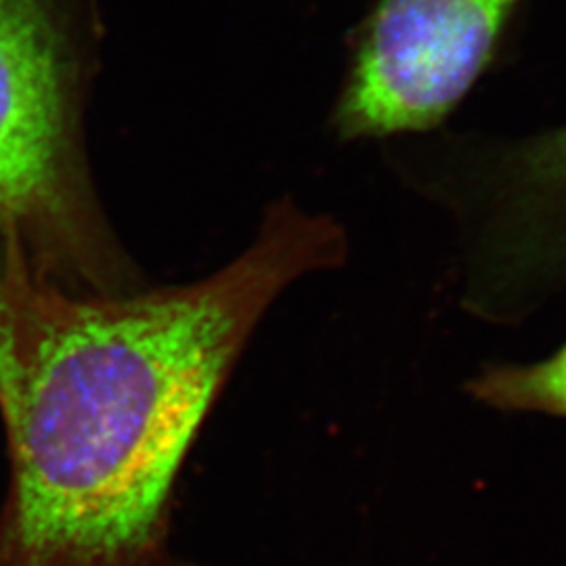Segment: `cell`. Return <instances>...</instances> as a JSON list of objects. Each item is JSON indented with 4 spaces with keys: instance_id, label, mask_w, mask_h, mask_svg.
<instances>
[{
    "instance_id": "1",
    "label": "cell",
    "mask_w": 566,
    "mask_h": 566,
    "mask_svg": "<svg viewBox=\"0 0 566 566\" xmlns=\"http://www.w3.org/2000/svg\"><path fill=\"white\" fill-rule=\"evenodd\" d=\"M348 256L346 227L292 198L210 277L135 296L74 294L4 243L0 566H181L177 483L245 344L285 290Z\"/></svg>"
},
{
    "instance_id": "2",
    "label": "cell",
    "mask_w": 566,
    "mask_h": 566,
    "mask_svg": "<svg viewBox=\"0 0 566 566\" xmlns=\"http://www.w3.org/2000/svg\"><path fill=\"white\" fill-rule=\"evenodd\" d=\"M382 147L395 179L446 214L468 315L518 324L565 294L566 120L525 135L447 124Z\"/></svg>"
},
{
    "instance_id": "3",
    "label": "cell",
    "mask_w": 566,
    "mask_h": 566,
    "mask_svg": "<svg viewBox=\"0 0 566 566\" xmlns=\"http://www.w3.org/2000/svg\"><path fill=\"white\" fill-rule=\"evenodd\" d=\"M526 0H374L346 36L329 130L343 143L443 128L497 61Z\"/></svg>"
},
{
    "instance_id": "4",
    "label": "cell",
    "mask_w": 566,
    "mask_h": 566,
    "mask_svg": "<svg viewBox=\"0 0 566 566\" xmlns=\"http://www.w3.org/2000/svg\"><path fill=\"white\" fill-rule=\"evenodd\" d=\"M51 13V0H0V238L57 282L63 266H84L91 229Z\"/></svg>"
},
{
    "instance_id": "5",
    "label": "cell",
    "mask_w": 566,
    "mask_h": 566,
    "mask_svg": "<svg viewBox=\"0 0 566 566\" xmlns=\"http://www.w3.org/2000/svg\"><path fill=\"white\" fill-rule=\"evenodd\" d=\"M465 392L497 411L566 420V343L542 361L486 365Z\"/></svg>"
},
{
    "instance_id": "6",
    "label": "cell",
    "mask_w": 566,
    "mask_h": 566,
    "mask_svg": "<svg viewBox=\"0 0 566 566\" xmlns=\"http://www.w3.org/2000/svg\"><path fill=\"white\" fill-rule=\"evenodd\" d=\"M4 263V243H2V238H0V266Z\"/></svg>"
}]
</instances>
